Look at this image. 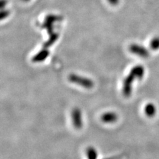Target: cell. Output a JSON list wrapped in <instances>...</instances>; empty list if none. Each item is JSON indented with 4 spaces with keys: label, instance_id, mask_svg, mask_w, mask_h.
<instances>
[{
    "label": "cell",
    "instance_id": "6da1fadb",
    "mask_svg": "<svg viewBox=\"0 0 159 159\" xmlns=\"http://www.w3.org/2000/svg\"><path fill=\"white\" fill-rule=\"evenodd\" d=\"M144 76V68L141 66H136L134 67L129 75L126 77L123 83V93L124 96L129 97L131 93V84L134 81V79L137 78L141 79Z\"/></svg>",
    "mask_w": 159,
    "mask_h": 159
},
{
    "label": "cell",
    "instance_id": "7a4b0ae2",
    "mask_svg": "<svg viewBox=\"0 0 159 159\" xmlns=\"http://www.w3.org/2000/svg\"><path fill=\"white\" fill-rule=\"evenodd\" d=\"M68 80L70 82L76 84L78 85L87 89H90L93 86V82L92 80L83 76H78L76 74H70L68 77Z\"/></svg>",
    "mask_w": 159,
    "mask_h": 159
},
{
    "label": "cell",
    "instance_id": "3957f363",
    "mask_svg": "<svg viewBox=\"0 0 159 159\" xmlns=\"http://www.w3.org/2000/svg\"><path fill=\"white\" fill-rule=\"evenodd\" d=\"M72 120L74 126L76 129H81L83 125L82 115L81 110L78 108L73 109L72 112Z\"/></svg>",
    "mask_w": 159,
    "mask_h": 159
},
{
    "label": "cell",
    "instance_id": "277c9868",
    "mask_svg": "<svg viewBox=\"0 0 159 159\" xmlns=\"http://www.w3.org/2000/svg\"><path fill=\"white\" fill-rule=\"evenodd\" d=\"M129 50L130 51L135 54H137V55L141 57H147L148 56V52L147 51V50L141 45H139V44H131L129 47Z\"/></svg>",
    "mask_w": 159,
    "mask_h": 159
},
{
    "label": "cell",
    "instance_id": "5b68a950",
    "mask_svg": "<svg viewBox=\"0 0 159 159\" xmlns=\"http://www.w3.org/2000/svg\"><path fill=\"white\" fill-rule=\"evenodd\" d=\"M58 20H59V17H57L56 16H48V17H47L45 21H44V23L43 24V27L44 29H47L49 34L54 33L52 32V25L54 22L57 21Z\"/></svg>",
    "mask_w": 159,
    "mask_h": 159
},
{
    "label": "cell",
    "instance_id": "8992f818",
    "mask_svg": "<svg viewBox=\"0 0 159 159\" xmlns=\"http://www.w3.org/2000/svg\"><path fill=\"white\" fill-rule=\"evenodd\" d=\"M117 116L114 112H107L105 113L102 116V120L106 123H112L117 121Z\"/></svg>",
    "mask_w": 159,
    "mask_h": 159
},
{
    "label": "cell",
    "instance_id": "52a82bcc",
    "mask_svg": "<svg viewBox=\"0 0 159 159\" xmlns=\"http://www.w3.org/2000/svg\"><path fill=\"white\" fill-rule=\"evenodd\" d=\"M49 54L48 51L47 49H43L42 51H40L39 53H37L35 56L33 58V61L34 62H39L44 61L45 60Z\"/></svg>",
    "mask_w": 159,
    "mask_h": 159
},
{
    "label": "cell",
    "instance_id": "ba28073f",
    "mask_svg": "<svg viewBox=\"0 0 159 159\" xmlns=\"http://www.w3.org/2000/svg\"><path fill=\"white\" fill-rule=\"evenodd\" d=\"M88 159H97L98 152L97 149L93 147H89L86 151Z\"/></svg>",
    "mask_w": 159,
    "mask_h": 159
},
{
    "label": "cell",
    "instance_id": "9c48e42d",
    "mask_svg": "<svg viewBox=\"0 0 159 159\" xmlns=\"http://www.w3.org/2000/svg\"><path fill=\"white\" fill-rule=\"evenodd\" d=\"M145 113L146 115L148 117H152L154 116L155 115L156 113V107L155 106L153 105L152 103H148L146 106L145 108Z\"/></svg>",
    "mask_w": 159,
    "mask_h": 159
},
{
    "label": "cell",
    "instance_id": "30bf717a",
    "mask_svg": "<svg viewBox=\"0 0 159 159\" xmlns=\"http://www.w3.org/2000/svg\"><path fill=\"white\" fill-rule=\"evenodd\" d=\"M58 38V34L57 33H53L51 34H50V37H49L48 41L43 44V47L44 48H47V47H49L50 46H51L52 44L57 41Z\"/></svg>",
    "mask_w": 159,
    "mask_h": 159
},
{
    "label": "cell",
    "instance_id": "8fae6325",
    "mask_svg": "<svg viewBox=\"0 0 159 159\" xmlns=\"http://www.w3.org/2000/svg\"><path fill=\"white\" fill-rule=\"evenodd\" d=\"M151 47L152 50H157L159 48V37L153 39L151 42Z\"/></svg>",
    "mask_w": 159,
    "mask_h": 159
},
{
    "label": "cell",
    "instance_id": "7c38bea8",
    "mask_svg": "<svg viewBox=\"0 0 159 159\" xmlns=\"http://www.w3.org/2000/svg\"><path fill=\"white\" fill-rule=\"evenodd\" d=\"M9 11H7V10H2L1 13V19H3L5 18H6L9 16Z\"/></svg>",
    "mask_w": 159,
    "mask_h": 159
},
{
    "label": "cell",
    "instance_id": "4fadbf2b",
    "mask_svg": "<svg viewBox=\"0 0 159 159\" xmlns=\"http://www.w3.org/2000/svg\"><path fill=\"white\" fill-rule=\"evenodd\" d=\"M123 158V155H115V156H112L110 157H108L104 159H121Z\"/></svg>",
    "mask_w": 159,
    "mask_h": 159
},
{
    "label": "cell",
    "instance_id": "5bb4252c",
    "mask_svg": "<svg viewBox=\"0 0 159 159\" xmlns=\"http://www.w3.org/2000/svg\"><path fill=\"white\" fill-rule=\"evenodd\" d=\"M107 1L110 3L113 6H116L119 3V0H107Z\"/></svg>",
    "mask_w": 159,
    "mask_h": 159
},
{
    "label": "cell",
    "instance_id": "9a60e30c",
    "mask_svg": "<svg viewBox=\"0 0 159 159\" xmlns=\"http://www.w3.org/2000/svg\"><path fill=\"white\" fill-rule=\"evenodd\" d=\"M6 3H7L6 0H2V2H1V6H2V8L5 6V4L6 5Z\"/></svg>",
    "mask_w": 159,
    "mask_h": 159
},
{
    "label": "cell",
    "instance_id": "2e32d148",
    "mask_svg": "<svg viewBox=\"0 0 159 159\" xmlns=\"http://www.w3.org/2000/svg\"><path fill=\"white\" fill-rule=\"evenodd\" d=\"M23 1H25V2H29V1H30V0H23Z\"/></svg>",
    "mask_w": 159,
    "mask_h": 159
}]
</instances>
